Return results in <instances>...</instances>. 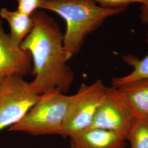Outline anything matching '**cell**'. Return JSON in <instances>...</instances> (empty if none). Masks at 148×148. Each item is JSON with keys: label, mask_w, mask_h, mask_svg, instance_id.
<instances>
[{"label": "cell", "mask_w": 148, "mask_h": 148, "mask_svg": "<svg viewBox=\"0 0 148 148\" xmlns=\"http://www.w3.org/2000/svg\"><path fill=\"white\" fill-rule=\"evenodd\" d=\"M32 16L34 27L21 48L31 55L34 76L30 82L32 86L40 95L55 90L66 94L73 84L75 75L67 64L60 27L44 11H36Z\"/></svg>", "instance_id": "1"}, {"label": "cell", "mask_w": 148, "mask_h": 148, "mask_svg": "<svg viewBox=\"0 0 148 148\" xmlns=\"http://www.w3.org/2000/svg\"><path fill=\"white\" fill-rule=\"evenodd\" d=\"M42 9L53 12L65 21L64 47L69 60L79 52L88 35L106 19L122 13L126 8H105L93 0H46Z\"/></svg>", "instance_id": "2"}, {"label": "cell", "mask_w": 148, "mask_h": 148, "mask_svg": "<svg viewBox=\"0 0 148 148\" xmlns=\"http://www.w3.org/2000/svg\"><path fill=\"white\" fill-rule=\"evenodd\" d=\"M69 96L56 90L40 95L21 121L8 130L34 136H62Z\"/></svg>", "instance_id": "3"}, {"label": "cell", "mask_w": 148, "mask_h": 148, "mask_svg": "<svg viewBox=\"0 0 148 148\" xmlns=\"http://www.w3.org/2000/svg\"><path fill=\"white\" fill-rule=\"evenodd\" d=\"M40 95L19 75L0 79V132L21 121Z\"/></svg>", "instance_id": "4"}, {"label": "cell", "mask_w": 148, "mask_h": 148, "mask_svg": "<svg viewBox=\"0 0 148 148\" xmlns=\"http://www.w3.org/2000/svg\"><path fill=\"white\" fill-rule=\"evenodd\" d=\"M107 88L98 79L90 85L81 84L75 94L69 96L62 137L70 138L91 127Z\"/></svg>", "instance_id": "5"}, {"label": "cell", "mask_w": 148, "mask_h": 148, "mask_svg": "<svg viewBox=\"0 0 148 148\" xmlns=\"http://www.w3.org/2000/svg\"><path fill=\"white\" fill-rule=\"evenodd\" d=\"M136 116L127 99L118 88L108 87L90 128L116 133L126 139Z\"/></svg>", "instance_id": "6"}, {"label": "cell", "mask_w": 148, "mask_h": 148, "mask_svg": "<svg viewBox=\"0 0 148 148\" xmlns=\"http://www.w3.org/2000/svg\"><path fill=\"white\" fill-rule=\"evenodd\" d=\"M32 71L30 54L21 48H12L9 34H6L0 19V79L11 75L25 77Z\"/></svg>", "instance_id": "7"}, {"label": "cell", "mask_w": 148, "mask_h": 148, "mask_svg": "<svg viewBox=\"0 0 148 148\" xmlns=\"http://www.w3.org/2000/svg\"><path fill=\"white\" fill-rule=\"evenodd\" d=\"M70 138L77 148H126L127 145L121 135L98 128H90Z\"/></svg>", "instance_id": "8"}, {"label": "cell", "mask_w": 148, "mask_h": 148, "mask_svg": "<svg viewBox=\"0 0 148 148\" xmlns=\"http://www.w3.org/2000/svg\"><path fill=\"white\" fill-rule=\"evenodd\" d=\"M0 17L9 24V36L12 47L14 49H21V43L32 32L34 27L32 16L24 14L18 11H10L2 8L0 10Z\"/></svg>", "instance_id": "9"}, {"label": "cell", "mask_w": 148, "mask_h": 148, "mask_svg": "<svg viewBox=\"0 0 148 148\" xmlns=\"http://www.w3.org/2000/svg\"><path fill=\"white\" fill-rule=\"evenodd\" d=\"M127 99L136 117L148 119V79H141L117 88Z\"/></svg>", "instance_id": "10"}, {"label": "cell", "mask_w": 148, "mask_h": 148, "mask_svg": "<svg viewBox=\"0 0 148 148\" xmlns=\"http://www.w3.org/2000/svg\"><path fill=\"white\" fill-rule=\"evenodd\" d=\"M122 59L126 63L132 67V71L127 75L113 78L112 87L117 88L134 81L148 79V55L143 59H139L133 55L129 54L123 56Z\"/></svg>", "instance_id": "11"}, {"label": "cell", "mask_w": 148, "mask_h": 148, "mask_svg": "<svg viewBox=\"0 0 148 148\" xmlns=\"http://www.w3.org/2000/svg\"><path fill=\"white\" fill-rule=\"evenodd\" d=\"M131 148H148V119L136 117L126 137Z\"/></svg>", "instance_id": "12"}, {"label": "cell", "mask_w": 148, "mask_h": 148, "mask_svg": "<svg viewBox=\"0 0 148 148\" xmlns=\"http://www.w3.org/2000/svg\"><path fill=\"white\" fill-rule=\"evenodd\" d=\"M16 11L27 16L32 14L38 9H42L46 0H16Z\"/></svg>", "instance_id": "13"}, {"label": "cell", "mask_w": 148, "mask_h": 148, "mask_svg": "<svg viewBox=\"0 0 148 148\" xmlns=\"http://www.w3.org/2000/svg\"><path fill=\"white\" fill-rule=\"evenodd\" d=\"M101 7L109 8H126L127 5L134 3H139L142 5L147 3L148 0H93Z\"/></svg>", "instance_id": "14"}, {"label": "cell", "mask_w": 148, "mask_h": 148, "mask_svg": "<svg viewBox=\"0 0 148 148\" xmlns=\"http://www.w3.org/2000/svg\"><path fill=\"white\" fill-rule=\"evenodd\" d=\"M140 18L142 23L148 24V2L140 7Z\"/></svg>", "instance_id": "15"}, {"label": "cell", "mask_w": 148, "mask_h": 148, "mask_svg": "<svg viewBox=\"0 0 148 148\" xmlns=\"http://www.w3.org/2000/svg\"><path fill=\"white\" fill-rule=\"evenodd\" d=\"M69 148H77L75 145H74L73 144H71V145H70V147H69Z\"/></svg>", "instance_id": "16"}]
</instances>
